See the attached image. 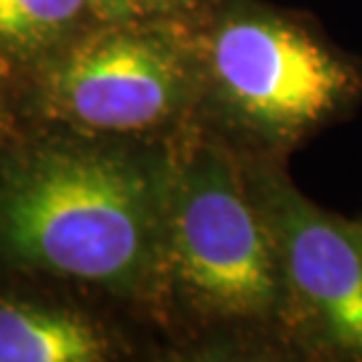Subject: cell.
<instances>
[{"label":"cell","instance_id":"1","mask_svg":"<svg viewBox=\"0 0 362 362\" xmlns=\"http://www.w3.org/2000/svg\"><path fill=\"white\" fill-rule=\"evenodd\" d=\"M0 240L45 271L136 289L168 259L165 177L106 151H35L0 191Z\"/></svg>","mask_w":362,"mask_h":362},{"label":"cell","instance_id":"2","mask_svg":"<svg viewBox=\"0 0 362 362\" xmlns=\"http://www.w3.org/2000/svg\"><path fill=\"white\" fill-rule=\"evenodd\" d=\"M165 243L177 280L209 313H273L280 262L262 207L252 205L226 153L198 146L165 177Z\"/></svg>","mask_w":362,"mask_h":362},{"label":"cell","instance_id":"3","mask_svg":"<svg viewBox=\"0 0 362 362\" xmlns=\"http://www.w3.org/2000/svg\"><path fill=\"white\" fill-rule=\"evenodd\" d=\"M207 69L223 106L264 139L289 141L334 113L356 76L308 31L264 12L214 26Z\"/></svg>","mask_w":362,"mask_h":362},{"label":"cell","instance_id":"4","mask_svg":"<svg viewBox=\"0 0 362 362\" xmlns=\"http://www.w3.org/2000/svg\"><path fill=\"white\" fill-rule=\"evenodd\" d=\"M193 66L160 21L104 24L49 64L42 97L57 118L90 132H144L184 106Z\"/></svg>","mask_w":362,"mask_h":362},{"label":"cell","instance_id":"5","mask_svg":"<svg viewBox=\"0 0 362 362\" xmlns=\"http://www.w3.org/2000/svg\"><path fill=\"white\" fill-rule=\"evenodd\" d=\"M259 207L292 292L332 344L362 358V228L317 209L282 179H264Z\"/></svg>","mask_w":362,"mask_h":362},{"label":"cell","instance_id":"6","mask_svg":"<svg viewBox=\"0 0 362 362\" xmlns=\"http://www.w3.org/2000/svg\"><path fill=\"white\" fill-rule=\"evenodd\" d=\"M106 346L78 313L0 301V362H92Z\"/></svg>","mask_w":362,"mask_h":362},{"label":"cell","instance_id":"7","mask_svg":"<svg viewBox=\"0 0 362 362\" xmlns=\"http://www.w3.org/2000/svg\"><path fill=\"white\" fill-rule=\"evenodd\" d=\"M85 14L88 0H0V57L24 62L47 52Z\"/></svg>","mask_w":362,"mask_h":362},{"label":"cell","instance_id":"8","mask_svg":"<svg viewBox=\"0 0 362 362\" xmlns=\"http://www.w3.org/2000/svg\"><path fill=\"white\" fill-rule=\"evenodd\" d=\"M90 14L101 24L163 21L200 5V0H88Z\"/></svg>","mask_w":362,"mask_h":362},{"label":"cell","instance_id":"9","mask_svg":"<svg viewBox=\"0 0 362 362\" xmlns=\"http://www.w3.org/2000/svg\"><path fill=\"white\" fill-rule=\"evenodd\" d=\"M5 125H7V120H5V106H3V101H0V136H3V132H5Z\"/></svg>","mask_w":362,"mask_h":362}]
</instances>
